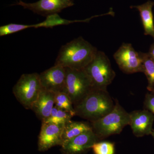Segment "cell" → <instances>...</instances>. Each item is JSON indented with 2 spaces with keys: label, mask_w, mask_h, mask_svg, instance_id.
<instances>
[{
  "label": "cell",
  "mask_w": 154,
  "mask_h": 154,
  "mask_svg": "<svg viewBox=\"0 0 154 154\" xmlns=\"http://www.w3.org/2000/svg\"><path fill=\"white\" fill-rule=\"evenodd\" d=\"M97 51L96 47L80 36L61 47L54 64L74 69H84Z\"/></svg>",
  "instance_id": "1"
},
{
  "label": "cell",
  "mask_w": 154,
  "mask_h": 154,
  "mask_svg": "<svg viewBox=\"0 0 154 154\" xmlns=\"http://www.w3.org/2000/svg\"><path fill=\"white\" fill-rule=\"evenodd\" d=\"M75 5L73 0H39L36 2L28 3L19 1L16 4L35 14L47 17L58 14L66 8Z\"/></svg>",
  "instance_id": "8"
},
{
  "label": "cell",
  "mask_w": 154,
  "mask_h": 154,
  "mask_svg": "<svg viewBox=\"0 0 154 154\" xmlns=\"http://www.w3.org/2000/svg\"><path fill=\"white\" fill-rule=\"evenodd\" d=\"M65 125L42 122L38 136L39 150H46L54 146L61 145L63 142Z\"/></svg>",
  "instance_id": "10"
},
{
  "label": "cell",
  "mask_w": 154,
  "mask_h": 154,
  "mask_svg": "<svg viewBox=\"0 0 154 154\" xmlns=\"http://www.w3.org/2000/svg\"><path fill=\"white\" fill-rule=\"evenodd\" d=\"M92 130V126L88 122L71 120L65 125L62 143Z\"/></svg>",
  "instance_id": "16"
},
{
  "label": "cell",
  "mask_w": 154,
  "mask_h": 154,
  "mask_svg": "<svg viewBox=\"0 0 154 154\" xmlns=\"http://www.w3.org/2000/svg\"><path fill=\"white\" fill-rule=\"evenodd\" d=\"M66 68L65 92L69 96L73 105L79 103L93 89L91 80L85 69Z\"/></svg>",
  "instance_id": "6"
},
{
  "label": "cell",
  "mask_w": 154,
  "mask_h": 154,
  "mask_svg": "<svg viewBox=\"0 0 154 154\" xmlns=\"http://www.w3.org/2000/svg\"><path fill=\"white\" fill-rule=\"evenodd\" d=\"M84 69L95 89L107 90L116 76L109 58L105 53L99 51Z\"/></svg>",
  "instance_id": "4"
},
{
  "label": "cell",
  "mask_w": 154,
  "mask_h": 154,
  "mask_svg": "<svg viewBox=\"0 0 154 154\" xmlns=\"http://www.w3.org/2000/svg\"><path fill=\"white\" fill-rule=\"evenodd\" d=\"M42 89L39 74L33 73L22 75L13 88V92L23 107L31 110Z\"/></svg>",
  "instance_id": "5"
},
{
  "label": "cell",
  "mask_w": 154,
  "mask_h": 154,
  "mask_svg": "<svg viewBox=\"0 0 154 154\" xmlns=\"http://www.w3.org/2000/svg\"><path fill=\"white\" fill-rule=\"evenodd\" d=\"M152 92H154V89L153 91Z\"/></svg>",
  "instance_id": "25"
},
{
  "label": "cell",
  "mask_w": 154,
  "mask_h": 154,
  "mask_svg": "<svg viewBox=\"0 0 154 154\" xmlns=\"http://www.w3.org/2000/svg\"><path fill=\"white\" fill-rule=\"evenodd\" d=\"M150 92L146 94L144 107L145 109L148 110L154 115V92Z\"/></svg>",
  "instance_id": "22"
},
{
  "label": "cell",
  "mask_w": 154,
  "mask_h": 154,
  "mask_svg": "<svg viewBox=\"0 0 154 154\" xmlns=\"http://www.w3.org/2000/svg\"><path fill=\"white\" fill-rule=\"evenodd\" d=\"M113 57L123 72L126 74L143 72L140 52H137L130 43H122L114 53Z\"/></svg>",
  "instance_id": "7"
},
{
  "label": "cell",
  "mask_w": 154,
  "mask_h": 154,
  "mask_svg": "<svg viewBox=\"0 0 154 154\" xmlns=\"http://www.w3.org/2000/svg\"><path fill=\"white\" fill-rule=\"evenodd\" d=\"M111 12L110 11L106 14H101L99 15L93 16V17L84 19V20H69L63 19L58 14H54L46 17V19L43 22L37 24L32 25L33 28H53L55 26L59 25H68L75 22H89L95 17H102L106 15H111Z\"/></svg>",
  "instance_id": "15"
},
{
  "label": "cell",
  "mask_w": 154,
  "mask_h": 154,
  "mask_svg": "<svg viewBox=\"0 0 154 154\" xmlns=\"http://www.w3.org/2000/svg\"><path fill=\"white\" fill-rule=\"evenodd\" d=\"M143 64V73L148 81L147 90L152 92L154 89V60L148 53L140 52Z\"/></svg>",
  "instance_id": "17"
},
{
  "label": "cell",
  "mask_w": 154,
  "mask_h": 154,
  "mask_svg": "<svg viewBox=\"0 0 154 154\" xmlns=\"http://www.w3.org/2000/svg\"><path fill=\"white\" fill-rule=\"evenodd\" d=\"M98 139L92 130L64 142L61 146L66 154H81L91 148Z\"/></svg>",
  "instance_id": "12"
},
{
  "label": "cell",
  "mask_w": 154,
  "mask_h": 154,
  "mask_svg": "<svg viewBox=\"0 0 154 154\" xmlns=\"http://www.w3.org/2000/svg\"><path fill=\"white\" fill-rule=\"evenodd\" d=\"M55 93L42 89L31 110L36 116L44 122L49 117L55 106Z\"/></svg>",
  "instance_id": "13"
},
{
  "label": "cell",
  "mask_w": 154,
  "mask_h": 154,
  "mask_svg": "<svg viewBox=\"0 0 154 154\" xmlns=\"http://www.w3.org/2000/svg\"><path fill=\"white\" fill-rule=\"evenodd\" d=\"M154 2L149 1L141 5L131 6V8H135L139 12L144 30V35H149L154 38V22L152 8Z\"/></svg>",
  "instance_id": "14"
},
{
  "label": "cell",
  "mask_w": 154,
  "mask_h": 154,
  "mask_svg": "<svg viewBox=\"0 0 154 154\" xmlns=\"http://www.w3.org/2000/svg\"><path fill=\"white\" fill-rule=\"evenodd\" d=\"M129 124V113L125 110L117 101L110 113L102 118L91 122L93 131L99 138L101 139L119 134L123 128Z\"/></svg>",
  "instance_id": "3"
},
{
  "label": "cell",
  "mask_w": 154,
  "mask_h": 154,
  "mask_svg": "<svg viewBox=\"0 0 154 154\" xmlns=\"http://www.w3.org/2000/svg\"><path fill=\"white\" fill-rule=\"evenodd\" d=\"M151 135L152 137L153 138V139H154V130H153L151 134Z\"/></svg>",
  "instance_id": "24"
},
{
  "label": "cell",
  "mask_w": 154,
  "mask_h": 154,
  "mask_svg": "<svg viewBox=\"0 0 154 154\" xmlns=\"http://www.w3.org/2000/svg\"><path fill=\"white\" fill-rule=\"evenodd\" d=\"M72 117L73 116L70 113L54 106L49 117L42 122L53 123L58 125H65L71 120Z\"/></svg>",
  "instance_id": "18"
},
{
  "label": "cell",
  "mask_w": 154,
  "mask_h": 154,
  "mask_svg": "<svg viewBox=\"0 0 154 154\" xmlns=\"http://www.w3.org/2000/svg\"><path fill=\"white\" fill-rule=\"evenodd\" d=\"M29 28H32V25L11 23L3 25L0 27V36L10 35Z\"/></svg>",
  "instance_id": "20"
},
{
  "label": "cell",
  "mask_w": 154,
  "mask_h": 154,
  "mask_svg": "<svg viewBox=\"0 0 154 154\" xmlns=\"http://www.w3.org/2000/svg\"><path fill=\"white\" fill-rule=\"evenodd\" d=\"M91 148L95 154H114L115 152L114 144L109 142H96Z\"/></svg>",
  "instance_id": "21"
},
{
  "label": "cell",
  "mask_w": 154,
  "mask_h": 154,
  "mask_svg": "<svg viewBox=\"0 0 154 154\" xmlns=\"http://www.w3.org/2000/svg\"><path fill=\"white\" fill-rule=\"evenodd\" d=\"M114 106L113 99L107 90L93 88L74 107L75 116L91 122L110 113Z\"/></svg>",
  "instance_id": "2"
},
{
  "label": "cell",
  "mask_w": 154,
  "mask_h": 154,
  "mask_svg": "<svg viewBox=\"0 0 154 154\" xmlns=\"http://www.w3.org/2000/svg\"><path fill=\"white\" fill-rule=\"evenodd\" d=\"M130 124L133 134L137 137L151 134L154 115L148 110H137L129 113Z\"/></svg>",
  "instance_id": "11"
},
{
  "label": "cell",
  "mask_w": 154,
  "mask_h": 154,
  "mask_svg": "<svg viewBox=\"0 0 154 154\" xmlns=\"http://www.w3.org/2000/svg\"><path fill=\"white\" fill-rule=\"evenodd\" d=\"M148 53L149 56L154 60V42L151 45Z\"/></svg>",
  "instance_id": "23"
},
{
  "label": "cell",
  "mask_w": 154,
  "mask_h": 154,
  "mask_svg": "<svg viewBox=\"0 0 154 154\" xmlns=\"http://www.w3.org/2000/svg\"><path fill=\"white\" fill-rule=\"evenodd\" d=\"M55 107L67 111L73 116H75L74 105L68 95L65 92H59L55 94Z\"/></svg>",
  "instance_id": "19"
},
{
  "label": "cell",
  "mask_w": 154,
  "mask_h": 154,
  "mask_svg": "<svg viewBox=\"0 0 154 154\" xmlns=\"http://www.w3.org/2000/svg\"><path fill=\"white\" fill-rule=\"evenodd\" d=\"M42 89L56 94L65 91L66 68L55 65L39 74Z\"/></svg>",
  "instance_id": "9"
}]
</instances>
